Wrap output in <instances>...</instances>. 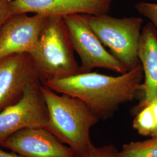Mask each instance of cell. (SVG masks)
Returning <instances> with one entry per match:
<instances>
[{
	"label": "cell",
	"mask_w": 157,
	"mask_h": 157,
	"mask_svg": "<svg viewBox=\"0 0 157 157\" xmlns=\"http://www.w3.org/2000/svg\"><path fill=\"white\" fill-rule=\"evenodd\" d=\"M143 78L140 64L118 76L82 72L43 84L58 93L78 98L100 119L109 117L121 105L133 101L140 91Z\"/></svg>",
	"instance_id": "cell-1"
},
{
	"label": "cell",
	"mask_w": 157,
	"mask_h": 157,
	"mask_svg": "<svg viewBox=\"0 0 157 157\" xmlns=\"http://www.w3.org/2000/svg\"><path fill=\"white\" fill-rule=\"evenodd\" d=\"M41 90L48 114L47 129L75 154L93 144L91 129L99 118L83 101L70 95L59 94L41 84Z\"/></svg>",
	"instance_id": "cell-2"
},
{
	"label": "cell",
	"mask_w": 157,
	"mask_h": 157,
	"mask_svg": "<svg viewBox=\"0 0 157 157\" xmlns=\"http://www.w3.org/2000/svg\"><path fill=\"white\" fill-rule=\"evenodd\" d=\"M62 17H48L34 49L30 54L41 83L82 73Z\"/></svg>",
	"instance_id": "cell-3"
},
{
	"label": "cell",
	"mask_w": 157,
	"mask_h": 157,
	"mask_svg": "<svg viewBox=\"0 0 157 157\" xmlns=\"http://www.w3.org/2000/svg\"><path fill=\"white\" fill-rule=\"evenodd\" d=\"M88 21L103 45L130 70L140 64L138 50L143 19L140 17L117 18L108 14L88 15Z\"/></svg>",
	"instance_id": "cell-4"
},
{
	"label": "cell",
	"mask_w": 157,
	"mask_h": 157,
	"mask_svg": "<svg viewBox=\"0 0 157 157\" xmlns=\"http://www.w3.org/2000/svg\"><path fill=\"white\" fill-rule=\"evenodd\" d=\"M73 50L80 59L82 72L96 67L106 69L122 74L129 71L105 49L90 27L87 15L73 14L63 17Z\"/></svg>",
	"instance_id": "cell-5"
},
{
	"label": "cell",
	"mask_w": 157,
	"mask_h": 157,
	"mask_svg": "<svg viewBox=\"0 0 157 157\" xmlns=\"http://www.w3.org/2000/svg\"><path fill=\"white\" fill-rule=\"evenodd\" d=\"M41 84L40 80L31 83L19 101L0 112V146L8 137L22 129L46 128L48 114Z\"/></svg>",
	"instance_id": "cell-6"
},
{
	"label": "cell",
	"mask_w": 157,
	"mask_h": 157,
	"mask_svg": "<svg viewBox=\"0 0 157 157\" xmlns=\"http://www.w3.org/2000/svg\"><path fill=\"white\" fill-rule=\"evenodd\" d=\"M48 17L28 13L13 15L0 32V60L33 50Z\"/></svg>",
	"instance_id": "cell-7"
},
{
	"label": "cell",
	"mask_w": 157,
	"mask_h": 157,
	"mask_svg": "<svg viewBox=\"0 0 157 157\" xmlns=\"http://www.w3.org/2000/svg\"><path fill=\"white\" fill-rule=\"evenodd\" d=\"M40 80L28 53L0 60V112L19 101L29 86Z\"/></svg>",
	"instance_id": "cell-8"
},
{
	"label": "cell",
	"mask_w": 157,
	"mask_h": 157,
	"mask_svg": "<svg viewBox=\"0 0 157 157\" xmlns=\"http://www.w3.org/2000/svg\"><path fill=\"white\" fill-rule=\"evenodd\" d=\"M0 147L25 157H73L75 153L43 128L22 129L10 136Z\"/></svg>",
	"instance_id": "cell-9"
},
{
	"label": "cell",
	"mask_w": 157,
	"mask_h": 157,
	"mask_svg": "<svg viewBox=\"0 0 157 157\" xmlns=\"http://www.w3.org/2000/svg\"><path fill=\"white\" fill-rule=\"evenodd\" d=\"M113 0H13L12 14L33 13L47 17L108 14Z\"/></svg>",
	"instance_id": "cell-10"
},
{
	"label": "cell",
	"mask_w": 157,
	"mask_h": 157,
	"mask_svg": "<svg viewBox=\"0 0 157 157\" xmlns=\"http://www.w3.org/2000/svg\"><path fill=\"white\" fill-rule=\"evenodd\" d=\"M138 58L144 76L140 87L143 95L139 104L141 106L157 98V30L151 23L142 29Z\"/></svg>",
	"instance_id": "cell-11"
},
{
	"label": "cell",
	"mask_w": 157,
	"mask_h": 157,
	"mask_svg": "<svg viewBox=\"0 0 157 157\" xmlns=\"http://www.w3.org/2000/svg\"><path fill=\"white\" fill-rule=\"evenodd\" d=\"M118 155L119 157H157V137L126 143Z\"/></svg>",
	"instance_id": "cell-12"
},
{
	"label": "cell",
	"mask_w": 157,
	"mask_h": 157,
	"mask_svg": "<svg viewBox=\"0 0 157 157\" xmlns=\"http://www.w3.org/2000/svg\"><path fill=\"white\" fill-rule=\"evenodd\" d=\"M140 110L133 122V127L139 135L154 137L156 129V121L150 103L139 106Z\"/></svg>",
	"instance_id": "cell-13"
},
{
	"label": "cell",
	"mask_w": 157,
	"mask_h": 157,
	"mask_svg": "<svg viewBox=\"0 0 157 157\" xmlns=\"http://www.w3.org/2000/svg\"><path fill=\"white\" fill-rule=\"evenodd\" d=\"M73 157H119L118 151L111 144L97 147L92 144L84 151Z\"/></svg>",
	"instance_id": "cell-14"
},
{
	"label": "cell",
	"mask_w": 157,
	"mask_h": 157,
	"mask_svg": "<svg viewBox=\"0 0 157 157\" xmlns=\"http://www.w3.org/2000/svg\"><path fill=\"white\" fill-rule=\"evenodd\" d=\"M135 8L147 18L157 30V3L140 1L135 6Z\"/></svg>",
	"instance_id": "cell-15"
},
{
	"label": "cell",
	"mask_w": 157,
	"mask_h": 157,
	"mask_svg": "<svg viewBox=\"0 0 157 157\" xmlns=\"http://www.w3.org/2000/svg\"><path fill=\"white\" fill-rule=\"evenodd\" d=\"M13 0H0V32L6 22L13 15L11 3Z\"/></svg>",
	"instance_id": "cell-16"
},
{
	"label": "cell",
	"mask_w": 157,
	"mask_h": 157,
	"mask_svg": "<svg viewBox=\"0 0 157 157\" xmlns=\"http://www.w3.org/2000/svg\"><path fill=\"white\" fill-rule=\"evenodd\" d=\"M0 157H25L16 152L11 151H6L3 148L0 147Z\"/></svg>",
	"instance_id": "cell-17"
},
{
	"label": "cell",
	"mask_w": 157,
	"mask_h": 157,
	"mask_svg": "<svg viewBox=\"0 0 157 157\" xmlns=\"http://www.w3.org/2000/svg\"><path fill=\"white\" fill-rule=\"evenodd\" d=\"M149 103H150L151 104L154 113V115H155V121H156V129H155V134H154V137H157V98L153 99Z\"/></svg>",
	"instance_id": "cell-18"
}]
</instances>
